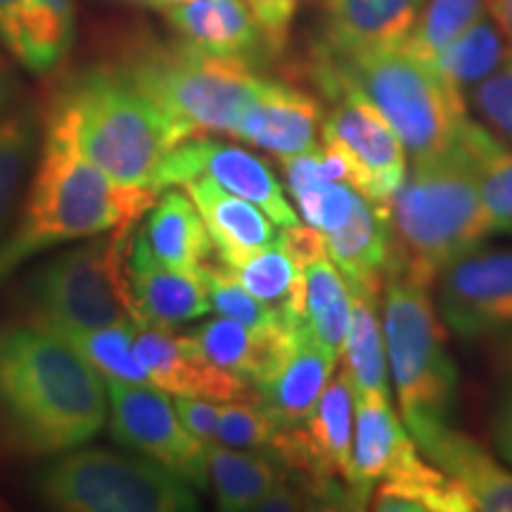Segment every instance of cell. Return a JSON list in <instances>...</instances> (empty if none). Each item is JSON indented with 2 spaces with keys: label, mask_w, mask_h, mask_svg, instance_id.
I'll list each match as a JSON object with an SVG mask.
<instances>
[{
  "label": "cell",
  "mask_w": 512,
  "mask_h": 512,
  "mask_svg": "<svg viewBox=\"0 0 512 512\" xmlns=\"http://www.w3.org/2000/svg\"><path fill=\"white\" fill-rule=\"evenodd\" d=\"M105 389L117 444L164 465L192 489H207L204 441L188 432L166 392L155 384L150 387L121 380H105Z\"/></svg>",
  "instance_id": "cell-11"
},
{
  "label": "cell",
  "mask_w": 512,
  "mask_h": 512,
  "mask_svg": "<svg viewBox=\"0 0 512 512\" xmlns=\"http://www.w3.org/2000/svg\"><path fill=\"white\" fill-rule=\"evenodd\" d=\"M183 3H190V0H166V10L176 8V5H183ZM166 10H164V12H166Z\"/></svg>",
  "instance_id": "cell-47"
},
{
  "label": "cell",
  "mask_w": 512,
  "mask_h": 512,
  "mask_svg": "<svg viewBox=\"0 0 512 512\" xmlns=\"http://www.w3.org/2000/svg\"><path fill=\"white\" fill-rule=\"evenodd\" d=\"M425 0H323V48L356 55L401 48Z\"/></svg>",
  "instance_id": "cell-19"
},
{
  "label": "cell",
  "mask_w": 512,
  "mask_h": 512,
  "mask_svg": "<svg viewBox=\"0 0 512 512\" xmlns=\"http://www.w3.org/2000/svg\"><path fill=\"white\" fill-rule=\"evenodd\" d=\"M494 439L503 460L512 465V366L503 377L494 413Z\"/></svg>",
  "instance_id": "cell-43"
},
{
  "label": "cell",
  "mask_w": 512,
  "mask_h": 512,
  "mask_svg": "<svg viewBox=\"0 0 512 512\" xmlns=\"http://www.w3.org/2000/svg\"><path fill=\"white\" fill-rule=\"evenodd\" d=\"M339 358L330 354L311 330L302 328L290 354L264 380L252 384V399L280 427L304 422L316 408Z\"/></svg>",
  "instance_id": "cell-20"
},
{
  "label": "cell",
  "mask_w": 512,
  "mask_h": 512,
  "mask_svg": "<svg viewBox=\"0 0 512 512\" xmlns=\"http://www.w3.org/2000/svg\"><path fill=\"white\" fill-rule=\"evenodd\" d=\"M136 354L150 384L162 392L219 403L252 399V384L209 363L192 347L188 335L143 323L136 330Z\"/></svg>",
  "instance_id": "cell-14"
},
{
  "label": "cell",
  "mask_w": 512,
  "mask_h": 512,
  "mask_svg": "<svg viewBox=\"0 0 512 512\" xmlns=\"http://www.w3.org/2000/svg\"><path fill=\"white\" fill-rule=\"evenodd\" d=\"M128 283L140 325L150 323L174 330L207 316L211 299L202 273H185L159 264L138 235L128 254Z\"/></svg>",
  "instance_id": "cell-18"
},
{
  "label": "cell",
  "mask_w": 512,
  "mask_h": 512,
  "mask_svg": "<svg viewBox=\"0 0 512 512\" xmlns=\"http://www.w3.org/2000/svg\"><path fill=\"white\" fill-rule=\"evenodd\" d=\"M304 325L252 330L238 320L221 316L188 332V339L209 363L254 384L280 366L297 344Z\"/></svg>",
  "instance_id": "cell-22"
},
{
  "label": "cell",
  "mask_w": 512,
  "mask_h": 512,
  "mask_svg": "<svg viewBox=\"0 0 512 512\" xmlns=\"http://www.w3.org/2000/svg\"><path fill=\"white\" fill-rule=\"evenodd\" d=\"M316 79L344 83L363 93L392 124L411 159L439 155L465 126L467 100L453 91L432 64L403 48L330 55L318 50Z\"/></svg>",
  "instance_id": "cell-6"
},
{
  "label": "cell",
  "mask_w": 512,
  "mask_h": 512,
  "mask_svg": "<svg viewBox=\"0 0 512 512\" xmlns=\"http://www.w3.org/2000/svg\"><path fill=\"white\" fill-rule=\"evenodd\" d=\"M439 313L463 339L512 332V249L472 252L441 275Z\"/></svg>",
  "instance_id": "cell-13"
},
{
  "label": "cell",
  "mask_w": 512,
  "mask_h": 512,
  "mask_svg": "<svg viewBox=\"0 0 512 512\" xmlns=\"http://www.w3.org/2000/svg\"><path fill=\"white\" fill-rule=\"evenodd\" d=\"M323 119V107L311 93L290 83L264 79L233 138L285 159L316 150Z\"/></svg>",
  "instance_id": "cell-15"
},
{
  "label": "cell",
  "mask_w": 512,
  "mask_h": 512,
  "mask_svg": "<svg viewBox=\"0 0 512 512\" xmlns=\"http://www.w3.org/2000/svg\"><path fill=\"white\" fill-rule=\"evenodd\" d=\"M50 508L67 512H188L192 486L145 456L83 448L55 460L36 479Z\"/></svg>",
  "instance_id": "cell-9"
},
{
  "label": "cell",
  "mask_w": 512,
  "mask_h": 512,
  "mask_svg": "<svg viewBox=\"0 0 512 512\" xmlns=\"http://www.w3.org/2000/svg\"><path fill=\"white\" fill-rule=\"evenodd\" d=\"M512 55V43L496 27L489 12L465 29L448 46L434 53L430 60L432 69L444 79L453 91L465 98L472 86L494 74L501 64Z\"/></svg>",
  "instance_id": "cell-30"
},
{
  "label": "cell",
  "mask_w": 512,
  "mask_h": 512,
  "mask_svg": "<svg viewBox=\"0 0 512 512\" xmlns=\"http://www.w3.org/2000/svg\"><path fill=\"white\" fill-rule=\"evenodd\" d=\"M159 192L112 181L72 138L43 126L41 162L15 228L0 242V280L31 256L69 240L136 226Z\"/></svg>",
  "instance_id": "cell-4"
},
{
  "label": "cell",
  "mask_w": 512,
  "mask_h": 512,
  "mask_svg": "<svg viewBox=\"0 0 512 512\" xmlns=\"http://www.w3.org/2000/svg\"><path fill=\"white\" fill-rule=\"evenodd\" d=\"M280 425L256 401H223L219 408L216 444L230 448H268L278 434Z\"/></svg>",
  "instance_id": "cell-37"
},
{
  "label": "cell",
  "mask_w": 512,
  "mask_h": 512,
  "mask_svg": "<svg viewBox=\"0 0 512 512\" xmlns=\"http://www.w3.org/2000/svg\"><path fill=\"white\" fill-rule=\"evenodd\" d=\"M43 126L72 138L112 181L162 192L166 159L195 138L157 107L117 64L67 76L50 95Z\"/></svg>",
  "instance_id": "cell-3"
},
{
  "label": "cell",
  "mask_w": 512,
  "mask_h": 512,
  "mask_svg": "<svg viewBox=\"0 0 512 512\" xmlns=\"http://www.w3.org/2000/svg\"><path fill=\"white\" fill-rule=\"evenodd\" d=\"M245 5L259 24L268 53H280L290 38L299 0H245Z\"/></svg>",
  "instance_id": "cell-40"
},
{
  "label": "cell",
  "mask_w": 512,
  "mask_h": 512,
  "mask_svg": "<svg viewBox=\"0 0 512 512\" xmlns=\"http://www.w3.org/2000/svg\"><path fill=\"white\" fill-rule=\"evenodd\" d=\"M10 98H12V76H10L8 64H5L3 57H0V112L8 107Z\"/></svg>",
  "instance_id": "cell-45"
},
{
  "label": "cell",
  "mask_w": 512,
  "mask_h": 512,
  "mask_svg": "<svg viewBox=\"0 0 512 512\" xmlns=\"http://www.w3.org/2000/svg\"><path fill=\"white\" fill-rule=\"evenodd\" d=\"M181 41L211 55L256 62L268 53L245 0H190L164 12Z\"/></svg>",
  "instance_id": "cell-24"
},
{
  "label": "cell",
  "mask_w": 512,
  "mask_h": 512,
  "mask_svg": "<svg viewBox=\"0 0 512 512\" xmlns=\"http://www.w3.org/2000/svg\"><path fill=\"white\" fill-rule=\"evenodd\" d=\"M486 12L503 31V36L512 43V0H486Z\"/></svg>",
  "instance_id": "cell-44"
},
{
  "label": "cell",
  "mask_w": 512,
  "mask_h": 512,
  "mask_svg": "<svg viewBox=\"0 0 512 512\" xmlns=\"http://www.w3.org/2000/svg\"><path fill=\"white\" fill-rule=\"evenodd\" d=\"M119 3L126 5H136V8H145V10H166V0H119Z\"/></svg>",
  "instance_id": "cell-46"
},
{
  "label": "cell",
  "mask_w": 512,
  "mask_h": 512,
  "mask_svg": "<svg viewBox=\"0 0 512 512\" xmlns=\"http://www.w3.org/2000/svg\"><path fill=\"white\" fill-rule=\"evenodd\" d=\"M377 512H472L475 498L458 479L427 465L418 475L382 479L368 498Z\"/></svg>",
  "instance_id": "cell-32"
},
{
  "label": "cell",
  "mask_w": 512,
  "mask_h": 512,
  "mask_svg": "<svg viewBox=\"0 0 512 512\" xmlns=\"http://www.w3.org/2000/svg\"><path fill=\"white\" fill-rule=\"evenodd\" d=\"M202 275L209 290L211 309L219 311L221 316L238 320L252 330H273L280 325H290L264 302H259L223 261L209 259L202 266Z\"/></svg>",
  "instance_id": "cell-36"
},
{
  "label": "cell",
  "mask_w": 512,
  "mask_h": 512,
  "mask_svg": "<svg viewBox=\"0 0 512 512\" xmlns=\"http://www.w3.org/2000/svg\"><path fill=\"white\" fill-rule=\"evenodd\" d=\"M415 444L439 470L458 479L470 491L477 510L512 512V472L498 465L475 439L444 425Z\"/></svg>",
  "instance_id": "cell-25"
},
{
  "label": "cell",
  "mask_w": 512,
  "mask_h": 512,
  "mask_svg": "<svg viewBox=\"0 0 512 512\" xmlns=\"http://www.w3.org/2000/svg\"><path fill=\"white\" fill-rule=\"evenodd\" d=\"M323 238L332 264L344 275L351 292L377 302L394 266L387 207L358 195L349 219Z\"/></svg>",
  "instance_id": "cell-17"
},
{
  "label": "cell",
  "mask_w": 512,
  "mask_h": 512,
  "mask_svg": "<svg viewBox=\"0 0 512 512\" xmlns=\"http://www.w3.org/2000/svg\"><path fill=\"white\" fill-rule=\"evenodd\" d=\"M133 238L136 226L117 228L36 266L19 290L27 323L57 337L117 323L140 325L128 283Z\"/></svg>",
  "instance_id": "cell-7"
},
{
  "label": "cell",
  "mask_w": 512,
  "mask_h": 512,
  "mask_svg": "<svg viewBox=\"0 0 512 512\" xmlns=\"http://www.w3.org/2000/svg\"><path fill=\"white\" fill-rule=\"evenodd\" d=\"M230 268V266H228ZM242 285L254 294L259 302L278 313L285 323H306V278L304 271L292 261L278 240L271 247L230 268Z\"/></svg>",
  "instance_id": "cell-29"
},
{
  "label": "cell",
  "mask_w": 512,
  "mask_h": 512,
  "mask_svg": "<svg viewBox=\"0 0 512 512\" xmlns=\"http://www.w3.org/2000/svg\"><path fill=\"white\" fill-rule=\"evenodd\" d=\"M117 67L192 136H235L264 83L252 62L152 36L128 43Z\"/></svg>",
  "instance_id": "cell-5"
},
{
  "label": "cell",
  "mask_w": 512,
  "mask_h": 512,
  "mask_svg": "<svg viewBox=\"0 0 512 512\" xmlns=\"http://www.w3.org/2000/svg\"><path fill=\"white\" fill-rule=\"evenodd\" d=\"M190 200L200 211L209 230L216 259L235 268L259 249L271 247L278 240L275 223L256 204L223 190L207 176H197L183 183Z\"/></svg>",
  "instance_id": "cell-23"
},
{
  "label": "cell",
  "mask_w": 512,
  "mask_h": 512,
  "mask_svg": "<svg viewBox=\"0 0 512 512\" xmlns=\"http://www.w3.org/2000/svg\"><path fill=\"white\" fill-rule=\"evenodd\" d=\"M145 247L159 264L185 273H202L211 259L209 230L188 192L169 190L147 209V221L138 228Z\"/></svg>",
  "instance_id": "cell-26"
},
{
  "label": "cell",
  "mask_w": 512,
  "mask_h": 512,
  "mask_svg": "<svg viewBox=\"0 0 512 512\" xmlns=\"http://www.w3.org/2000/svg\"><path fill=\"white\" fill-rule=\"evenodd\" d=\"M382 332L403 422L413 439L451 425L458 403V370L448 354L430 290L406 280H387Z\"/></svg>",
  "instance_id": "cell-8"
},
{
  "label": "cell",
  "mask_w": 512,
  "mask_h": 512,
  "mask_svg": "<svg viewBox=\"0 0 512 512\" xmlns=\"http://www.w3.org/2000/svg\"><path fill=\"white\" fill-rule=\"evenodd\" d=\"M136 330L138 323H117L72 332L60 339H64L105 380L150 384V377L136 354Z\"/></svg>",
  "instance_id": "cell-33"
},
{
  "label": "cell",
  "mask_w": 512,
  "mask_h": 512,
  "mask_svg": "<svg viewBox=\"0 0 512 512\" xmlns=\"http://www.w3.org/2000/svg\"><path fill=\"white\" fill-rule=\"evenodd\" d=\"M354 484L370 498L375 482L411 477L425 470L413 434L396 418L392 403L384 396L354 399Z\"/></svg>",
  "instance_id": "cell-16"
},
{
  "label": "cell",
  "mask_w": 512,
  "mask_h": 512,
  "mask_svg": "<svg viewBox=\"0 0 512 512\" xmlns=\"http://www.w3.org/2000/svg\"><path fill=\"white\" fill-rule=\"evenodd\" d=\"M484 15L486 0H425L418 22L401 48L427 62Z\"/></svg>",
  "instance_id": "cell-35"
},
{
  "label": "cell",
  "mask_w": 512,
  "mask_h": 512,
  "mask_svg": "<svg viewBox=\"0 0 512 512\" xmlns=\"http://www.w3.org/2000/svg\"><path fill=\"white\" fill-rule=\"evenodd\" d=\"M72 38L74 0H0V41L29 72H53Z\"/></svg>",
  "instance_id": "cell-21"
},
{
  "label": "cell",
  "mask_w": 512,
  "mask_h": 512,
  "mask_svg": "<svg viewBox=\"0 0 512 512\" xmlns=\"http://www.w3.org/2000/svg\"><path fill=\"white\" fill-rule=\"evenodd\" d=\"M335 100L323 119V143L335 145L349 164V185L370 202L387 207L408 174L406 147L366 95L344 83H325Z\"/></svg>",
  "instance_id": "cell-10"
},
{
  "label": "cell",
  "mask_w": 512,
  "mask_h": 512,
  "mask_svg": "<svg viewBox=\"0 0 512 512\" xmlns=\"http://www.w3.org/2000/svg\"><path fill=\"white\" fill-rule=\"evenodd\" d=\"M197 176H207L223 190L252 202L275 226H297V211L287 202L283 185L273 176L264 159L245 147L221 143L211 136L188 138L171 152L162 174V190L183 185Z\"/></svg>",
  "instance_id": "cell-12"
},
{
  "label": "cell",
  "mask_w": 512,
  "mask_h": 512,
  "mask_svg": "<svg viewBox=\"0 0 512 512\" xmlns=\"http://www.w3.org/2000/svg\"><path fill=\"white\" fill-rule=\"evenodd\" d=\"M209 484L214 486L216 503L221 510L245 512L252 510L261 496L268 494L283 479V463L268 453L235 451V448L207 441Z\"/></svg>",
  "instance_id": "cell-27"
},
{
  "label": "cell",
  "mask_w": 512,
  "mask_h": 512,
  "mask_svg": "<svg viewBox=\"0 0 512 512\" xmlns=\"http://www.w3.org/2000/svg\"><path fill=\"white\" fill-rule=\"evenodd\" d=\"M479 188L491 233H512V152H505L503 145L484 157Z\"/></svg>",
  "instance_id": "cell-39"
},
{
  "label": "cell",
  "mask_w": 512,
  "mask_h": 512,
  "mask_svg": "<svg viewBox=\"0 0 512 512\" xmlns=\"http://www.w3.org/2000/svg\"><path fill=\"white\" fill-rule=\"evenodd\" d=\"M38 119L34 112H15L0 119V242L8 235L19 190L36 159Z\"/></svg>",
  "instance_id": "cell-34"
},
{
  "label": "cell",
  "mask_w": 512,
  "mask_h": 512,
  "mask_svg": "<svg viewBox=\"0 0 512 512\" xmlns=\"http://www.w3.org/2000/svg\"><path fill=\"white\" fill-rule=\"evenodd\" d=\"M107 420V389L64 339L38 325L0 332V441L46 458L88 444Z\"/></svg>",
  "instance_id": "cell-1"
},
{
  "label": "cell",
  "mask_w": 512,
  "mask_h": 512,
  "mask_svg": "<svg viewBox=\"0 0 512 512\" xmlns=\"http://www.w3.org/2000/svg\"><path fill=\"white\" fill-rule=\"evenodd\" d=\"M178 418L188 432L195 434L197 439L207 441L216 439V427H219V403L211 399H197V396H176L174 401Z\"/></svg>",
  "instance_id": "cell-41"
},
{
  "label": "cell",
  "mask_w": 512,
  "mask_h": 512,
  "mask_svg": "<svg viewBox=\"0 0 512 512\" xmlns=\"http://www.w3.org/2000/svg\"><path fill=\"white\" fill-rule=\"evenodd\" d=\"M302 271L306 278V328L339 358L347 342L354 294L330 256H320Z\"/></svg>",
  "instance_id": "cell-31"
},
{
  "label": "cell",
  "mask_w": 512,
  "mask_h": 512,
  "mask_svg": "<svg viewBox=\"0 0 512 512\" xmlns=\"http://www.w3.org/2000/svg\"><path fill=\"white\" fill-rule=\"evenodd\" d=\"M354 294V292H351ZM375 299L354 294L347 342L342 349V375L347 377L354 399L384 396L389 399V361L384 332L375 313Z\"/></svg>",
  "instance_id": "cell-28"
},
{
  "label": "cell",
  "mask_w": 512,
  "mask_h": 512,
  "mask_svg": "<svg viewBox=\"0 0 512 512\" xmlns=\"http://www.w3.org/2000/svg\"><path fill=\"white\" fill-rule=\"evenodd\" d=\"M501 143L489 128L465 121L451 147L415 159L387 204L394 242L389 280L430 287L451 264L477 252L491 233L482 202V162Z\"/></svg>",
  "instance_id": "cell-2"
},
{
  "label": "cell",
  "mask_w": 512,
  "mask_h": 512,
  "mask_svg": "<svg viewBox=\"0 0 512 512\" xmlns=\"http://www.w3.org/2000/svg\"><path fill=\"white\" fill-rule=\"evenodd\" d=\"M465 100L498 140L512 145V55L494 74L472 86Z\"/></svg>",
  "instance_id": "cell-38"
},
{
  "label": "cell",
  "mask_w": 512,
  "mask_h": 512,
  "mask_svg": "<svg viewBox=\"0 0 512 512\" xmlns=\"http://www.w3.org/2000/svg\"><path fill=\"white\" fill-rule=\"evenodd\" d=\"M313 496L306 491L304 484H290L280 479L268 494H264L254 503V512H297L313 510Z\"/></svg>",
  "instance_id": "cell-42"
}]
</instances>
